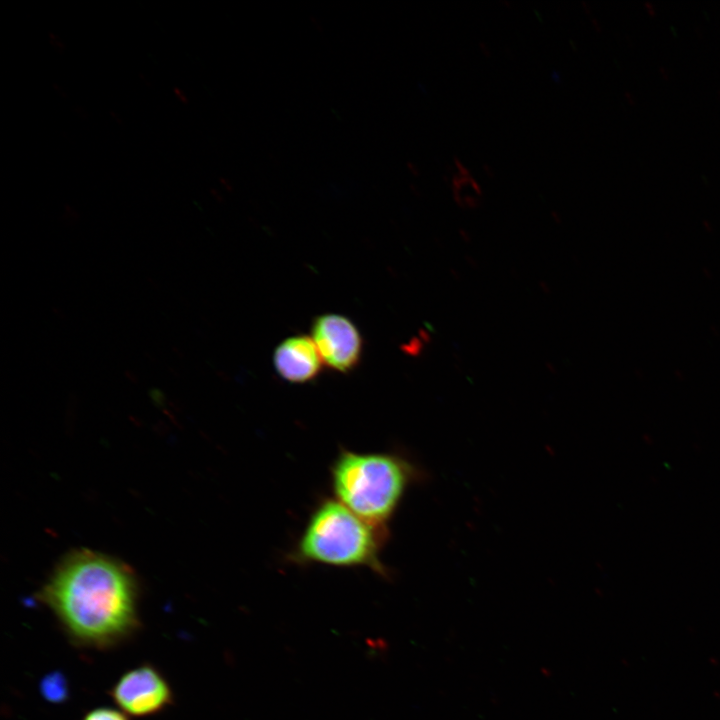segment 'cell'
Here are the masks:
<instances>
[{
  "label": "cell",
  "mask_w": 720,
  "mask_h": 720,
  "mask_svg": "<svg viewBox=\"0 0 720 720\" xmlns=\"http://www.w3.org/2000/svg\"><path fill=\"white\" fill-rule=\"evenodd\" d=\"M39 598L72 643L83 648L114 647L140 626L133 574L101 553L69 554L43 585Z\"/></svg>",
  "instance_id": "1"
},
{
  "label": "cell",
  "mask_w": 720,
  "mask_h": 720,
  "mask_svg": "<svg viewBox=\"0 0 720 720\" xmlns=\"http://www.w3.org/2000/svg\"><path fill=\"white\" fill-rule=\"evenodd\" d=\"M388 537V528L367 522L335 498H323L311 512L288 560L297 565L366 567L386 578L389 570L381 553Z\"/></svg>",
  "instance_id": "2"
},
{
  "label": "cell",
  "mask_w": 720,
  "mask_h": 720,
  "mask_svg": "<svg viewBox=\"0 0 720 720\" xmlns=\"http://www.w3.org/2000/svg\"><path fill=\"white\" fill-rule=\"evenodd\" d=\"M422 472L394 452H356L342 448L330 466L335 499L367 522L382 528L397 511Z\"/></svg>",
  "instance_id": "3"
},
{
  "label": "cell",
  "mask_w": 720,
  "mask_h": 720,
  "mask_svg": "<svg viewBox=\"0 0 720 720\" xmlns=\"http://www.w3.org/2000/svg\"><path fill=\"white\" fill-rule=\"evenodd\" d=\"M311 338L323 364L339 373L357 368L363 354V338L348 317L337 313L318 315L312 321Z\"/></svg>",
  "instance_id": "4"
},
{
  "label": "cell",
  "mask_w": 720,
  "mask_h": 720,
  "mask_svg": "<svg viewBox=\"0 0 720 720\" xmlns=\"http://www.w3.org/2000/svg\"><path fill=\"white\" fill-rule=\"evenodd\" d=\"M111 697L124 713L135 717L154 715L173 703L170 685L150 664L124 673L112 687Z\"/></svg>",
  "instance_id": "5"
},
{
  "label": "cell",
  "mask_w": 720,
  "mask_h": 720,
  "mask_svg": "<svg viewBox=\"0 0 720 720\" xmlns=\"http://www.w3.org/2000/svg\"><path fill=\"white\" fill-rule=\"evenodd\" d=\"M323 361L318 349L308 335L285 338L275 348L273 366L278 375L293 384H304L321 373Z\"/></svg>",
  "instance_id": "6"
},
{
  "label": "cell",
  "mask_w": 720,
  "mask_h": 720,
  "mask_svg": "<svg viewBox=\"0 0 720 720\" xmlns=\"http://www.w3.org/2000/svg\"><path fill=\"white\" fill-rule=\"evenodd\" d=\"M453 192L456 202L462 207L474 208L480 204V187L463 167L453 178Z\"/></svg>",
  "instance_id": "7"
},
{
  "label": "cell",
  "mask_w": 720,
  "mask_h": 720,
  "mask_svg": "<svg viewBox=\"0 0 720 720\" xmlns=\"http://www.w3.org/2000/svg\"><path fill=\"white\" fill-rule=\"evenodd\" d=\"M42 696L51 703H61L68 697V686L60 672L47 674L40 683Z\"/></svg>",
  "instance_id": "8"
},
{
  "label": "cell",
  "mask_w": 720,
  "mask_h": 720,
  "mask_svg": "<svg viewBox=\"0 0 720 720\" xmlns=\"http://www.w3.org/2000/svg\"><path fill=\"white\" fill-rule=\"evenodd\" d=\"M83 720H129L126 713L109 707H100L89 711Z\"/></svg>",
  "instance_id": "9"
},
{
  "label": "cell",
  "mask_w": 720,
  "mask_h": 720,
  "mask_svg": "<svg viewBox=\"0 0 720 720\" xmlns=\"http://www.w3.org/2000/svg\"><path fill=\"white\" fill-rule=\"evenodd\" d=\"M644 5H645V7L647 8V10H648V12H649L650 14H652V15L655 14L656 9L654 8V6H653L650 2H645Z\"/></svg>",
  "instance_id": "10"
},
{
  "label": "cell",
  "mask_w": 720,
  "mask_h": 720,
  "mask_svg": "<svg viewBox=\"0 0 720 720\" xmlns=\"http://www.w3.org/2000/svg\"><path fill=\"white\" fill-rule=\"evenodd\" d=\"M125 376L127 378H129L130 380H132L133 382L137 381L136 375L133 372H131L130 370L125 371Z\"/></svg>",
  "instance_id": "11"
},
{
  "label": "cell",
  "mask_w": 720,
  "mask_h": 720,
  "mask_svg": "<svg viewBox=\"0 0 720 720\" xmlns=\"http://www.w3.org/2000/svg\"><path fill=\"white\" fill-rule=\"evenodd\" d=\"M659 70H660V73H661L666 79L669 78L666 68L660 67Z\"/></svg>",
  "instance_id": "12"
},
{
  "label": "cell",
  "mask_w": 720,
  "mask_h": 720,
  "mask_svg": "<svg viewBox=\"0 0 720 720\" xmlns=\"http://www.w3.org/2000/svg\"><path fill=\"white\" fill-rule=\"evenodd\" d=\"M625 94H626L627 99H628L632 104H635V99H634L633 95H631L629 92H626Z\"/></svg>",
  "instance_id": "13"
}]
</instances>
